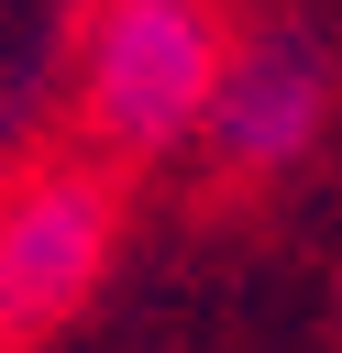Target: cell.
<instances>
[{
  "instance_id": "obj_2",
  "label": "cell",
  "mask_w": 342,
  "mask_h": 353,
  "mask_svg": "<svg viewBox=\"0 0 342 353\" xmlns=\"http://www.w3.org/2000/svg\"><path fill=\"white\" fill-rule=\"evenodd\" d=\"M99 254H110V199H99L88 176H33V188L11 199V221H0L11 331L33 342L44 320H66V309L88 298V276H99Z\"/></svg>"
},
{
  "instance_id": "obj_1",
  "label": "cell",
  "mask_w": 342,
  "mask_h": 353,
  "mask_svg": "<svg viewBox=\"0 0 342 353\" xmlns=\"http://www.w3.org/2000/svg\"><path fill=\"white\" fill-rule=\"evenodd\" d=\"M221 77L232 66H221V11L210 0H99L88 55H77L88 121L132 154H154L177 132H210Z\"/></svg>"
},
{
  "instance_id": "obj_3",
  "label": "cell",
  "mask_w": 342,
  "mask_h": 353,
  "mask_svg": "<svg viewBox=\"0 0 342 353\" xmlns=\"http://www.w3.org/2000/svg\"><path fill=\"white\" fill-rule=\"evenodd\" d=\"M320 121H331V66L276 33V44H243V66L221 77L210 143H221V165H298Z\"/></svg>"
}]
</instances>
